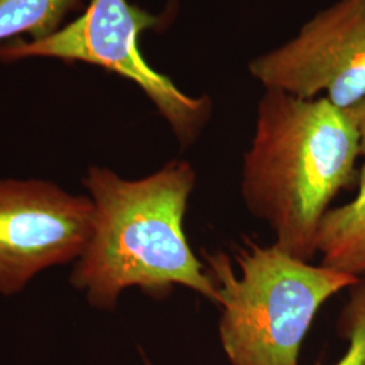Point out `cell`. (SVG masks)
Returning <instances> with one entry per match:
<instances>
[{"label":"cell","instance_id":"cell-1","mask_svg":"<svg viewBox=\"0 0 365 365\" xmlns=\"http://www.w3.org/2000/svg\"><path fill=\"white\" fill-rule=\"evenodd\" d=\"M195 182L187 161H170L138 180H126L108 168L88 170L83 182L93 207L91 235L73 262L71 284L91 306L113 310L131 287L164 298L175 286L221 304L184 232Z\"/></svg>","mask_w":365,"mask_h":365},{"label":"cell","instance_id":"cell-2","mask_svg":"<svg viewBox=\"0 0 365 365\" xmlns=\"http://www.w3.org/2000/svg\"><path fill=\"white\" fill-rule=\"evenodd\" d=\"M359 156L360 135L346 110L327 98L302 99L265 88L244 158L247 207L268 223L274 245L309 262L321 221L353 182Z\"/></svg>","mask_w":365,"mask_h":365},{"label":"cell","instance_id":"cell-3","mask_svg":"<svg viewBox=\"0 0 365 365\" xmlns=\"http://www.w3.org/2000/svg\"><path fill=\"white\" fill-rule=\"evenodd\" d=\"M221 297L220 339L230 365H298L322 304L361 279L248 242L237 276L222 253L206 256Z\"/></svg>","mask_w":365,"mask_h":365},{"label":"cell","instance_id":"cell-4","mask_svg":"<svg viewBox=\"0 0 365 365\" xmlns=\"http://www.w3.org/2000/svg\"><path fill=\"white\" fill-rule=\"evenodd\" d=\"M163 19L128 0H91L81 16L38 41H14L0 46L4 63L27 57H53L68 64L102 66L135 83L170 123L182 144L194 141L210 114L207 98H191L145 61L138 48L145 30Z\"/></svg>","mask_w":365,"mask_h":365},{"label":"cell","instance_id":"cell-5","mask_svg":"<svg viewBox=\"0 0 365 365\" xmlns=\"http://www.w3.org/2000/svg\"><path fill=\"white\" fill-rule=\"evenodd\" d=\"M265 88L327 99L348 110L365 99V0H339L299 34L249 64Z\"/></svg>","mask_w":365,"mask_h":365},{"label":"cell","instance_id":"cell-6","mask_svg":"<svg viewBox=\"0 0 365 365\" xmlns=\"http://www.w3.org/2000/svg\"><path fill=\"white\" fill-rule=\"evenodd\" d=\"M92 217L88 196L45 180L0 179V294L15 295L39 272L78 260Z\"/></svg>","mask_w":365,"mask_h":365},{"label":"cell","instance_id":"cell-7","mask_svg":"<svg viewBox=\"0 0 365 365\" xmlns=\"http://www.w3.org/2000/svg\"><path fill=\"white\" fill-rule=\"evenodd\" d=\"M317 253L321 255L322 267L357 279L365 276V164L356 197L324 215L317 235Z\"/></svg>","mask_w":365,"mask_h":365},{"label":"cell","instance_id":"cell-8","mask_svg":"<svg viewBox=\"0 0 365 365\" xmlns=\"http://www.w3.org/2000/svg\"><path fill=\"white\" fill-rule=\"evenodd\" d=\"M80 4L81 0H0V41L22 33L33 41L46 38Z\"/></svg>","mask_w":365,"mask_h":365},{"label":"cell","instance_id":"cell-9","mask_svg":"<svg viewBox=\"0 0 365 365\" xmlns=\"http://www.w3.org/2000/svg\"><path fill=\"white\" fill-rule=\"evenodd\" d=\"M352 295L342 314V329L349 348L334 365H365V282L353 286Z\"/></svg>","mask_w":365,"mask_h":365},{"label":"cell","instance_id":"cell-10","mask_svg":"<svg viewBox=\"0 0 365 365\" xmlns=\"http://www.w3.org/2000/svg\"><path fill=\"white\" fill-rule=\"evenodd\" d=\"M349 115L352 117L353 122L357 128L360 135V148H361V156H365V99L360 103L353 106L346 110Z\"/></svg>","mask_w":365,"mask_h":365},{"label":"cell","instance_id":"cell-11","mask_svg":"<svg viewBox=\"0 0 365 365\" xmlns=\"http://www.w3.org/2000/svg\"><path fill=\"white\" fill-rule=\"evenodd\" d=\"M145 365H152L149 361H145Z\"/></svg>","mask_w":365,"mask_h":365}]
</instances>
